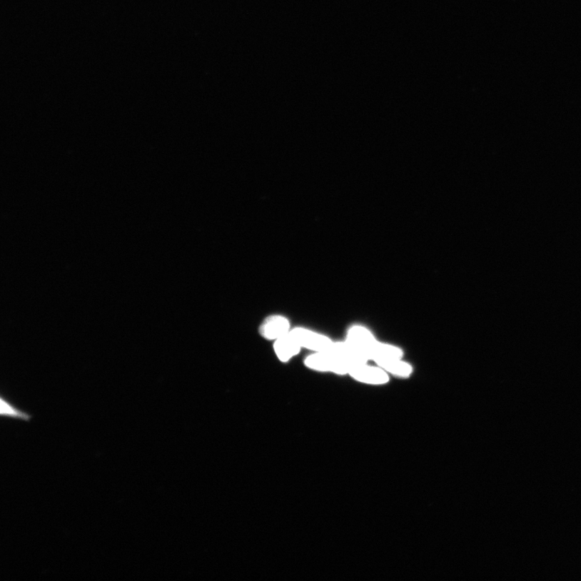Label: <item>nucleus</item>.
Masks as SVG:
<instances>
[{
	"label": "nucleus",
	"instance_id": "nucleus-5",
	"mask_svg": "<svg viewBox=\"0 0 581 581\" xmlns=\"http://www.w3.org/2000/svg\"><path fill=\"white\" fill-rule=\"evenodd\" d=\"M301 348L300 345L296 341L290 332L288 335L276 340L274 344L276 355L283 363H286L292 360L295 355H298Z\"/></svg>",
	"mask_w": 581,
	"mask_h": 581
},
{
	"label": "nucleus",
	"instance_id": "nucleus-2",
	"mask_svg": "<svg viewBox=\"0 0 581 581\" xmlns=\"http://www.w3.org/2000/svg\"><path fill=\"white\" fill-rule=\"evenodd\" d=\"M290 333L302 348L325 352L328 351L333 344L329 338L305 328H295L290 330Z\"/></svg>",
	"mask_w": 581,
	"mask_h": 581
},
{
	"label": "nucleus",
	"instance_id": "nucleus-6",
	"mask_svg": "<svg viewBox=\"0 0 581 581\" xmlns=\"http://www.w3.org/2000/svg\"><path fill=\"white\" fill-rule=\"evenodd\" d=\"M375 361L382 368L393 374L407 376L412 372L409 364L400 361V358H378Z\"/></svg>",
	"mask_w": 581,
	"mask_h": 581
},
{
	"label": "nucleus",
	"instance_id": "nucleus-4",
	"mask_svg": "<svg viewBox=\"0 0 581 581\" xmlns=\"http://www.w3.org/2000/svg\"><path fill=\"white\" fill-rule=\"evenodd\" d=\"M349 374L355 379L368 384L382 385L388 380L385 370L366 367L363 364H355L350 368Z\"/></svg>",
	"mask_w": 581,
	"mask_h": 581
},
{
	"label": "nucleus",
	"instance_id": "nucleus-1",
	"mask_svg": "<svg viewBox=\"0 0 581 581\" xmlns=\"http://www.w3.org/2000/svg\"><path fill=\"white\" fill-rule=\"evenodd\" d=\"M305 363L308 368L315 370L338 374L349 373L350 368L355 365L330 350L316 352V354L307 357Z\"/></svg>",
	"mask_w": 581,
	"mask_h": 581
},
{
	"label": "nucleus",
	"instance_id": "nucleus-3",
	"mask_svg": "<svg viewBox=\"0 0 581 581\" xmlns=\"http://www.w3.org/2000/svg\"><path fill=\"white\" fill-rule=\"evenodd\" d=\"M290 321L281 315H273L266 319L259 328L262 337L276 341L290 332Z\"/></svg>",
	"mask_w": 581,
	"mask_h": 581
},
{
	"label": "nucleus",
	"instance_id": "nucleus-7",
	"mask_svg": "<svg viewBox=\"0 0 581 581\" xmlns=\"http://www.w3.org/2000/svg\"><path fill=\"white\" fill-rule=\"evenodd\" d=\"M0 413H1L2 416L22 419L24 421H29L31 418L29 414L18 410L3 398H1V410H0Z\"/></svg>",
	"mask_w": 581,
	"mask_h": 581
}]
</instances>
